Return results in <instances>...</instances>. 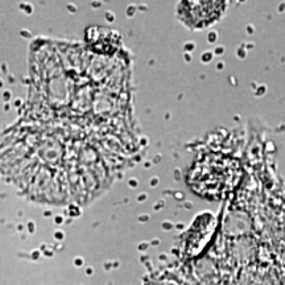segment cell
Returning a JSON list of instances; mask_svg holds the SVG:
<instances>
[{
	"mask_svg": "<svg viewBox=\"0 0 285 285\" xmlns=\"http://www.w3.org/2000/svg\"><path fill=\"white\" fill-rule=\"evenodd\" d=\"M227 2H180L176 17L189 30H205L222 20L227 12Z\"/></svg>",
	"mask_w": 285,
	"mask_h": 285,
	"instance_id": "6da1fadb",
	"label": "cell"
}]
</instances>
